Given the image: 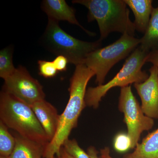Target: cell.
I'll return each instance as SVG.
<instances>
[{
  "label": "cell",
  "instance_id": "cell-1",
  "mask_svg": "<svg viewBox=\"0 0 158 158\" xmlns=\"http://www.w3.org/2000/svg\"><path fill=\"white\" fill-rule=\"evenodd\" d=\"M95 76L84 64L76 66L70 80L69 98L64 112L60 115L59 126L55 137L44 147V158H55L63 143L68 139L72 130L77 127L78 119L86 106L85 97L88 82Z\"/></svg>",
  "mask_w": 158,
  "mask_h": 158
},
{
  "label": "cell",
  "instance_id": "cell-2",
  "mask_svg": "<svg viewBox=\"0 0 158 158\" xmlns=\"http://www.w3.org/2000/svg\"><path fill=\"white\" fill-rule=\"evenodd\" d=\"M72 2L88 9V21H96L101 41L114 32L135 36V27L130 19L129 10L124 0H74Z\"/></svg>",
  "mask_w": 158,
  "mask_h": 158
},
{
  "label": "cell",
  "instance_id": "cell-3",
  "mask_svg": "<svg viewBox=\"0 0 158 158\" xmlns=\"http://www.w3.org/2000/svg\"><path fill=\"white\" fill-rule=\"evenodd\" d=\"M0 119L24 138L44 147L49 143L31 106L3 91L0 94Z\"/></svg>",
  "mask_w": 158,
  "mask_h": 158
},
{
  "label": "cell",
  "instance_id": "cell-4",
  "mask_svg": "<svg viewBox=\"0 0 158 158\" xmlns=\"http://www.w3.org/2000/svg\"><path fill=\"white\" fill-rule=\"evenodd\" d=\"M40 40L49 52L58 56H64L69 63L76 66L84 64L88 54L100 48L102 45L99 40L87 42L75 38L60 27L59 22L51 19H48Z\"/></svg>",
  "mask_w": 158,
  "mask_h": 158
},
{
  "label": "cell",
  "instance_id": "cell-5",
  "mask_svg": "<svg viewBox=\"0 0 158 158\" xmlns=\"http://www.w3.org/2000/svg\"><path fill=\"white\" fill-rule=\"evenodd\" d=\"M148 53L143 51L140 46L137 48L128 57L119 72L111 81L104 85L88 88L85 97L86 106L96 109L102 98L112 88H122L132 83L145 81L149 76L142 70V67L146 63Z\"/></svg>",
  "mask_w": 158,
  "mask_h": 158
},
{
  "label": "cell",
  "instance_id": "cell-6",
  "mask_svg": "<svg viewBox=\"0 0 158 158\" xmlns=\"http://www.w3.org/2000/svg\"><path fill=\"white\" fill-rule=\"evenodd\" d=\"M140 39L127 34L113 43L91 52L86 57L84 64L96 76V83L103 85L109 72L114 65L131 54L140 44Z\"/></svg>",
  "mask_w": 158,
  "mask_h": 158
},
{
  "label": "cell",
  "instance_id": "cell-7",
  "mask_svg": "<svg viewBox=\"0 0 158 158\" xmlns=\"http://www.w3.org/2000/svg\"><path fill=\"white\" fill-rule=\"evenodd\" d=\"M118 109L124 114L127 135L131 141L132 148H134L138 143L141 133L151 129L154 125V121L153 118L143 113L132 92L130 85L121 88Z\"/></svg>",
  "mask_w": 158,
  "mask_h": 158
},
{
  "label": "cell",
  "instance_id": "cell-8",
  "mask_svg": "<svg viewBox=\"0 0 158 158\" xmlns=\"http://www.w3.org/2000/svg\"><path fill=\"white\" fill-rule=\"evenodd\" d=\"M4 81L2 91L30 106L45 99V94L42 85L31 76L28 71L22 65H19Z\"/></svg>",
  "mask_w": 158,
  "mask_h": 158
},
{
  "label": "cell",
  "instance_id": "cell-9",
  "mask_svg": "<svg viewBox=\"0 0 158 158\" xmlns=\"http://www.w3.org/2000/svg\"><path fill=\"white\" fill-rule=\"evenodd\" d=\"M145 81L134 85L141 98V109L150 118L158 119V68L153 65Z\"/></svg>",
  "mask_w": 158,
  "mask_h": 158
},
{
  "label": "cell",
  "instance_id": "cell-10",
  "mask_svg": "<svg viewBox=\"0 0 158 158\" xmlns=\"http://www.w3.org/2000/svg\"><path fill=\"white\" fill-rule=\"evenodd\" d=\"M41 8L48 19L58 22H68L80 27L90 36L96 35L95 33L88 31L80 24L76 17L75 10L69 6L65 0H44L41 2Z\"/></svg>",
  "mask_w": 158,
  "mask_h": 158
},
{
  "label": "cell",
  "instance_id": "cell-11",
  "mask_svg": "<svg viewBox=\"0 0 158 158\" xmlns=\"http://www.w3.org/2000/svg\"><path fill=\"white\" fill-rule=\"evenodd\" d=\"M31 106L50 142L56 133L60 115L56 109L45 99L37 102Z\"/></svg>",
  "mask_w": 158,
  "mask_h": 158
},
{
  "label": "cell",
  "instance_id": "cell-12",
  "mask_svg": "<svg viewBox=\"0 0 158 158\" xmlns=\"http://www.w3.org/2000/svg\"><path fill=\"white\" fill-rule=\"evenodd\" d=\"M131 9L135 20L134 22L136 31L145 33L149 23L153 10L152 0H124Z\"/></svg>",
  "mask_w": 158,
  "mask_h": 158
},
{
  "label": "cell",
  "instance_id": "cell-13",
  "mask_svg": "<svg viewBox=\"0 0 158 158\" xmlns=\"http://www.w3.org/2000/svg\"><path fill=\"white\" fill-rule=\"evenodd\" d=\"M15 146L8 158H42L44 146L16 134Z\"/></svg>",
  "mask_w": 158,
  "mask_h": 158
},
{
  "label": "cell",
  "instance_id": "cell-14",
  "mask_svg": "<svg viewBox=\"0 0 158 158\" xmlns=\"http://www.w3.org/2000/svg\"><path fill=\"white\" fill-rule=\"evenodd\" d=\"M124 158H158V128L138 143L135 150Z\"/></svg>",
  "mask_w": 158,
  "mask_h": 158
},
{
  "label": "cell",
  "instance_id": "cell-15",
  "mask_svg": "<svg viewBox=\"0 0 158 158\" xmlns=\"http://www.w3.org/2000/svg\"><path fill=\"white\" fill-rule=\"evenodd\" d=\"M140 41L139 46L145 52L158 49V6L153 9L148 26Z\"/></svg>",
  "mask_w": 158,
  "mask_h": 158
},
{
  "label": "cell",
  "instance_id": "cell-16",
  "mask_svg": "<svg viewBox=\"0 0 158 158\" xmlns=\"http://www.w3.org/2000/svg\"><path fill=\"white\" fill-rule=\"evenodd\" d=\"M13 48L9 46L0 51V77L5 80L14 72Z\"/></svg>",
  "mask_w": 158,
  "mask_h": 158
},
{
  "label": "cell",
  "instance_id": "cell-17",
  "mask_svg": "<svg viewBox=\"0 0 158 158\" xmlns=\"http://www.w3.org/2000/svg\"><path fill=\"white\" fill-rule=\"evenodd\" d=\"M15 144V137L9 132L8 128L0 121V155L8 158L11 154Z\"/></svg>",
  "mask_w": 158,
  "mask_h": 158
},
{
  "label": "cell",
  "instance_id": "cell-18",
  "mask_svg": "<svg viewBox=\"0 0 158 158\" xmlns=\"http://www.w3.org/2000/svg\"><path fill=\"white\" fill-rule=\"evenodd\" d=\"M62 147L74 158H90L88 154L79 146L75 139L70 140L68 138L64 141Z\"/></svg>",
  "mask_w": 158,
  "mask_h": 158
},
{
  "label": "cell",
  "instance_id": "cell-19",
  "mask_svg": "<svg viewBox=\"0 0 158 158\" xmlns=\"http://www.w3.org/2000/svg\"><path fill=\"white\" fill-rule=\"evenodd\" d=\"M114 147L118 152H124L132 148L131 141L127 134L120 133L116 136Z\"/></svg>",
  "mask_w": 158,
  "mask_h": 158
},
{
  "label": "cell",
  "instance_id": "cell-20",
  "mask_svg": "<svg viewBox=\"0 0 158 158\" xmlns=\"http://www.w3.org/2000/svg\"><path fill=\"white\" fill-rule=\"evenodd\" d=\"M40 75L47 78H52L56 75L57 70L53 62L40 60L38 61Z\"/></svg>",
  "mask_w": 158,
  "mask_h": 158
},
{
  "label": "cell",
  "instance_id": "cell-21",
  "mask_svg": "<svg viewBox=\"0 0 158 158\" xmlns=\"http://www.w3.org/2000/svg\"><path fill=\"white\" fill-rule=\"evenodd\" d=\"M53 62L58 72L66 71L67 64L69 63L68 59L62 56H57Z\"/></svg>",
  "mask_w": 158,
  "mask_h": 158
},
{
  "label": "cell",
  "instance_id": "cell-22",
  "mask_svg": "<svg viewBox=\"0 0 158 158\" xmlns=\"http://www.w3.org/2000/svg\"><path fill=\"white\" fill-rule=\"evenodd\" d=\"M146 62H151L158 68V49L151 51L148 53Z\"/></svg>",
  "mask_w": 158,
  "mask_h": 158
},
{
  "label": "cell",
  "instance_id": "cell-23",
  "mask_svg": "<svg viewBox=\"0 0 158 158\" xmlns=\"http://www.w3.org/2000/svg\"><path fill=\"white\" fill-rule=\"evenodd\" d=\"M88 154L90 158H100L98 156L97 151L93 146H90L88 149Z\"/></svg>",
  "mask_w": 158,
  "mask_h": 158
},
{
  "label": "cell",
  "instance_id": "cell-24",
  "mask_svg": "<svg viewBox=\"0 0 158 158\" xmlns=\"http://www.w3.org/2000/svg\"><path fill=\"white\" fill-rule=\"evenodd\" d=\"M56 156L57 158H74L65 151L62 146L60 148L59 152Z\"/></svg>",
  "mask_w": 158,
  "mask_h": 158
},
{
  "label": "cell",
  "instance_id": "cell-25",
  "mask_svg": "<svg viewBox=\"0 0 158 158\" xmlns=\"http://www.w3.org/2000/svg\"><path fill=\"white\" fill-rule=\"evenodd\" d=\"M100 158H113L110 155V149L109 147H106L100 150Z\"/></svg>",
  "mask_w": 158,
  "mask_h": 158
},
{
  "label": "cell",
  "instance_id": "cell-26",
  "mask_svg": "<svg viewBox=\"0 0 158 158\" xmlns=\"http://www.w3.org/2000/svg\"><path fill=\"white\" fill-rule=\"evenodd\" d=\"M0 158H8L6 157L2 156H0Z\"/></svg>",
  "mask_w": 158,
  "mask_h": 158
},
{
  "label": "cell",
  "instance_id": "cell-27",
  "mask_svg": "<svg viewBox=\"0 0 158 158\" xmlns=\"http://www.w3.org/2000/svg\"></svg>",
  "mask_w": 158,
  "mask_h": 158
}]
</instances>
